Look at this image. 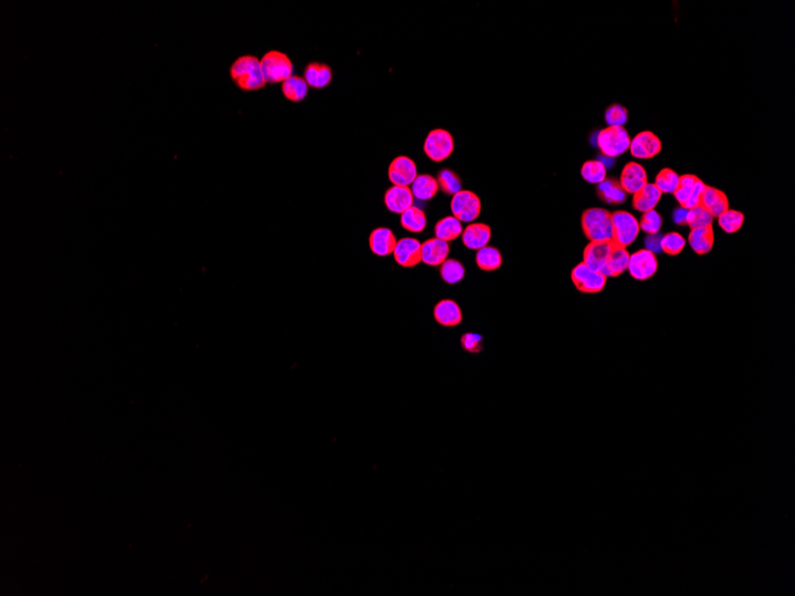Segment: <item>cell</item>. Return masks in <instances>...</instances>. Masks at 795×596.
I'll list each match as a JSON object with an SVG mask.
<instances>
[{
    "label": "cell",
    "instance_id": "6da1fadb",
    "mask_svg": "<svg viewBox=\"0 0 795 596\" xmlns=\"http://www.w3.org/2000/svg\"><path fill=\"white\" fill-rule=\"evenodd\" d=\"M230 77L242 91H257L265 87L261 62L253 55L238 57L230 68Z\"/></svg>",
    "mask_w": 795,
    "mask_h": 596
},
{
    "label": "cell",
    "instance_id": "7a4b0ae2",
    "mask_svg": "<svg viewBox=\"0 0 795 596\" xmlns=\"http://www.w3.org/2000/svg\"><path fill=\"white\" fill-rule=\"evenodd\" d=\"M583 234L589 242H613L611 212L603 208H588L581 218Z\"/></svg>",
    "mask_w": 795,
    "mask_h": 596
},
{
    "label": "cell",
    "instance_id": "3957f363",
    "mask_svg": "<svg viewBox=\"0 0 795 596\" xmlns=\"http://www.w3.org/2000/svg\"><path fill=\"white\" fill-rule=\"evenodd\" d=\"M260 62L267 84L284 82L293 75V63L290 57L279 50H270L265 53Z\"/></svg>",
    "mask_w": 795,
    "mask_h": 596
},
{
    "label": "cell",
    "instance_id": "277c9868",
    "mask_svg": "<svg viewBox=\"0 0 795 596\" xmlns=\"http://www.w3.org/2000/svg\"><path fill=\"white\" fill-rule=\"evenodd\" d=\"M631 138L623 126H608L598 134V146L608 158H615L630 149Z\"/></svg>",
    "mask_w": 795,
    "mask_h": 596
},
{
    "label": "cell",
    "instance_id": "5b68a950",
    "mask_svg": "<svg viewBox=\"0 0 795 596\" xmlns=\"http://www.w3.org/2000/svg\"><path fill=\"white\" fill-rule=\"evenodd\" d=\"M613 227V242L619 247L631 245L640 234V222L630 212L616 211L611 213Z\"/></svg>",
    "mask_w": 795,
    "mask_h": 596
},
{
    "label": "cell",
    "instance_id": "8992f818",
    "mask_svg": "<svg viewBox=\"0 0 795 596\" xmlns=\"http://www.w3.org/2000/svg\"><path fill=\"white\" fill-rule=\"evenodd\" d=\"M455 142L453 136L445 129L430 131L425 138L424 153L435 162H442L453 154Z\"/></svg>",
    "mask_w": 795,
    "mask_h": 596
},
{
    "label": "cell",
    "instance_id": "52a82bcc",
    "mask_svg": "<svg viewBox=\"0 0 795 596\" xmlns=\"http://www.w3.org/2000/svg\"><path fill=\"white\" fill-rule=\"evenodd\" d=\"M705 190V183L695 175H682L680 176V183L674 193V197L681 207L686 210H690L700 205Z\"/></svg>",
    "mask_w": 795,
    "mask_h": 596
},
{
    "label": "cell",
    "instance_id": "ba28073f",
    "mask_svg": "<svg viewBox=\"0 0 795 596\" xmlns=\"http://www.w3.org/2000/svg\"><path fill=\"white\" fill-rule=\"evenodd\" d=\"M451 212L461 223H472L481 213V200L470 191H460L451 199Z\"/></svg>",
    "mask_w": 795,
    "mask_h": 596
},
{
    "label": "cell",
    "instance_id": "9c48e42d",
    "mask_svg": "<svg viewBox=\"0 0 795 596\" xmlns=\"http://www.w3.org/2000/svg\"><path fill=\"white\" fill-rule=\"evenodd\" d=\"M571 281H573V284H576V289L580 292L596 294V293L601 292L605 288L606 282H608V277L601 273L596 272L591 268H588L582 262V263L578 264L571 270Z\"/></svg>",
    "mask_w": 795,
    "mask_h": 596
},
{
    "label": "cell",
    "instance_id": "30bf717a",
    "mask_svg": "<svg viewBox=\"0 0 795 596\" xmlns=\"http://www.w3.org/2000/svg\"><path fill=\"white\" fill-rule=\"evenodd\" d=\"M658 262L656 256L648 249H640L638 252L630 255L628 270L630 275L638 281L649 280L657 272Z\"/></svg>",
    "mask_w": 795,
    "mask_h": 596
},
{
    "label": "cell",
    "instance_id": "8fae6325",
    "mask_svg": "<svg viewBox=\"0 0 795 596\" xmlns=\"http://www.w3.org/2000/svg\"><path fill=\"white\" fill-rule=\"evenodd\" d=\"M418 176L417 165L408 156H398L388 168V178L393 186L410 187Z\"/></svg>",
    "mask_w": 795,
    "mask_h": 596
},
{
    "label": "cell",
    "instance_id": "7c38bea8",
    "mask_svg": "<svg viewBox=\"0 0 795 596\" xmlns=\"http://www.w3.org/2000/svg\"><path fill=\"white\" fill-rule=\"evenodd\" d=\"M393 256L396 263L401 267H416L422 262V243L411 237L401 238L396 243Z\"/></svg>",
    "mask_w": 795,
    "mask_h": 596
},
{
    "label": "cell",
    "instance_id": "4fadbf2b",
    "mask_svg": "<svg viewBox=\"0 0 795 596\" xmlns=\"http://www.w3.org/2000/svg\"><path fill=\"white\" fill-rule=\"evenodd\" d=\"M615 242H589L583 252V263L596 272L603 273Z\"/></svg>",
    "mask_w": 795,
    "mask_h": 596
},
{
    "label": "cell",
    "instance_id": "5bb4252c",
    "mask_svg": "<svg viewBox=\"0 0 795 596\" xmlns=\"http://www.w3.org/2000/svg\"><path fill=\"white\" fill-rule=\"evenodd\" d=\"M628 151L636 158H653L662 151V143L651 131H643L631 139Z\"/></svg>",
    "mask_w": 795,
    "mask_h": 596
},
{
    "label": "cell",
    "instance_id": "9a60e30c",
    "mask_svg": "<svg viewBox=\"0 0 795 596\" xmlns=\"http://www.w3.org/2000/svg\"><path fill=\"white\" fill-rule=\"evenodd\" d=\"M620 186L628 194H635L648 183L645 167L636 162H628L620 175Z\"/></svg>",
    "mask_w": 795,
    "mask_h": 596
},
{
    "label": "cell",
    "instance_id": "2e32d148",
    "mask_svg": "<svg viewBox=\"0 0 795 596\" xmlns=\"http://www.w3.org/2000/svg\"><path fill=\"white\" fill-rule=\"evenodd\" d=\"M415 197L410 187L392 186L385 193V205L392 213L401 215L413 206Z\"/></svg>",
    "mask_w": 795,
    "mask_h": 596
},
{
    "label": "cell",
    "instance_id": "e0dca14e",
    "mask_svg": "<svg viewBox=\"0 0 795 596\" xmlns=\"http://www.w3.org/2000/svg\"><path fill=\"white\" fill-rule=\"evenodd\" d=\"M462 242L472 250H480L487 247L492 237V230L487 224L472 223L462 232Z\"/></svg>",
    "mask_w": 795,
    "mask_h": 596
},
{
    "label": "cell",
    "instance_id": "ac0fdd59",
    "mask_svg": "<svg viewBox=\"0 0 795 596\" xmlns=\"http://www.w3.org/2000/svg\"><path fill=\"white\" fill-rule=\"evenodd\" d=\"M449 252L450 247L448 242L438 240L436 237L430 238L422 243V262L433 267L440 266L448 260Z\"/></svg>",
    "mask_w": 795,
    "mask_h": 596
},
{
    "label": "cell",
    "instance_id": "d6986e66",
    "mask_svg": "<svg viewBox=\"0 0 795 596\" xmlns=\"http://www.w3.org/2000/svg\"><path fill=\"white\" fill-rule=\"evenodd\" d=\"M396 243L398 240L396 236L387 227H378L369 236V247L373 254L378 256L391 255L396 249Z\"/></svg>",
    "mask_w": 795,
    "mask_h": 596
},
{
    "label": "cell",
    "instance_id": "ffe728a7",
    "mask_svg": "<svg viewBox=\"0 0 795 596\" xmlns=\"http://www.w3.org/2000/svg\"><path fill=\"white\" fill-rule=\"evenodd\" d=\"M433 316L438 324L445 328H454L462 323L463 316L460 306L454 300H440L433 309Z\"/></svg>",
    "mask_w": 795,
    "mask_h": 596
},
{
    "label": "cell",
    "instance_id": "44dd1931",
    "mask_svg": "<svg viewBox=\"0 0 795 596\" xmlns=\"http://www.w3.org/2000/svg\"><path fill=\"white\" fill-rule=\"evenodd\" d=\"M661 197H662V193L654 183H647L640 191L633 194L632 206L636 211L642 212V213L653 211L657 206V204L660 203Z\"/></svg>",
    "mask_w": 795,
    "mask_h": 596
},
{
    "label": "cell",
    "instance_id": "7402d4cb",
    "mask_svg": "<svg viewBox=\"0 0 795 596\" xmlns=\"http://www.w3.org/2000/svg\"><path fill=\"white\" fill-rule=\"evenodd\" d=\"M596 193L603 203L610 205H622L628 198V193L620 186V183L616 178H606L605 181L596 186Z\"/></svg>",
    "mask_w": 795,
    "mask_h": 596
},
{
    "label": "cell",
    "instance_id": "603a6c76",
    "mask_svg": "<svg viewBox=\"0 0 795 596\" xmlns=\"http://www.w3.org/2000/svg\"><path fill=\"white\" fill-rule=\"evenodd\" d=\"M700 205L705 207L713 217H719L729 210V199L724 192L719 191L714 187L706 186Z\"/></svg>",
    "mask_w": 795,
    "mask_h": 596
},
{
    "label": "cell",
    "instance_id": "cb8c5ba5",
    "mask_svg": "<svg viewBox=\"0 0 795 596\" xmlns=\"http://www.w3.org/2000/svg\"><path fill=\"white\" fill-rule=\"evenodd\" d=\"M304 79L307 85L314 89H324L332 80V70L327 65L312 62L310 65L306 66Z\"/></svg>",
    "mask_w": 795,
    "mask_h": 596
},
{
    "label": "cell",
    "instance_id": "d4e9b609",
    "mask_svg": "<svg viewBox=\"0 0 795 596\" xmlns=\"http://www.w3.org/2000/svg\"><path fill=\"white\" fill-rule=\"evenodd\" d=\"M688 243L697 255H706L712 250L714 244L713 227H699L690 231Z\"/></svg>",
    "mask_w": 795,
    "mask_h": 596
},
{
    "label": "cell",
    "instance_id": "484cf974",
    "mask_svg": "<svg viewBox=\"0 0 795 596\" xmlns=\"http://www.w3.org/2000/svg\"><path fill=\"white\" fill-rule=\"evenodd\" d=\"M628 261H630V254L626 247H619L615 243L606 267L601 274L606 277H617L622 275L625 270H628Z\"/></svg>",
    "mask_w": 795,
    "mask_h": 596
},
{
    "label": "cell",
    "instance_id": "4316f807",
    "mask_svg": "<svg viewBox=\"0 0 795 596\" xmlns=\"http://www.w3.org/2000/svg\"><path fill=\"white\" fill-rule=\"evenodd\" d=\"M438 190H440V187H438L437 178H433V175L430 174L418 175L411 185L413 197L418 200H423V201L435 198L438 193Z\"/></svg>",
    "mask_w": 795,
    "mask_h": 596
},
{
    "label": "cell",
    "instance_id": "83f0119b",
    "mask_svg": "<svg viewBox=\"0 0 795 596\" xmlns=\"http://www.w3.org/2000/svg\"><path fill=\"white\" fill-rule=\"evenodd\" d=\"M400 215H401L400 224L405 230L413 232V234H420V232L424 231L426 224H428V218L419 207L413 205Z\"/></svg>",
    "mask_w": 795,
    "mask_h": 596
},
{
    "label": "cell",
    "instance_id": "f1b7e54d",
    "mask_svg": "<svg viewBox=\"0 0 795 596\" xmlns=\"http://www.w3.org/2000/svg\"><path fill=\"white\" fill-rule=\"evenodd\" d=\"M462 232H463L462 223L454 215L438 220L435 227V237L448 243L456 240L457 237L462 235Z\"/></svg>",
    "mask_w": 795,
    "mask_h": 596
},
{
    "label": "cell",
    "instance_id": "f546056e",
    "mask_svg": "<svg viewBox=\"0 0 795 596\" xmlns=\"http://www.w3.org/2000/svg\"><path fill=\"white\" fill-rule=\"evenodd\" d=\"M282 94L287 100L293 102H302L309 93V85L304 77L292 75L282 82Z\"/></svg>",
    "mask_w": 795,
    "mask_h": 596
},
{
    "label": "cell",
    "instance_id": "4dcf8cb0",
    "mask_svg": "<svg viewBox=\"0 0 795 596\" xmlns=\"http://www.w3.org/2000/svg\"><path fill=\"white\" fill-rule=\"evenodd\" d=\"M475 261H477V267L484 272H494V270L502 267V256L497 247L487 245V247H484L480 250H477Z\"/></svg>",
    "mask_w": 795,
    "mask_h": 596
},
{
    "label": "cell",
    "instance_id": "1f68e13d",
    "mask_svg": "<svg viewBox=\"0 0 795 596\" xmlns=\"http://www.w3.org/2000/svg\"><path fill=\"white\" fill-rule=\"evenodd\" d=\"M440 273L442 280L449 284H455L463 280L465 269L460 261L448 259L445 263L440 264Z\"/></svg>",
    "mask_w": 795,
    "mask_h": 596
},
{
    "label": "cell",
    "instance_id": "d6a6232c",
    "mask_svg": "<svg viewBox=\"0 0 795 596\" xmlns=\"http://www.w3.org/2000/svg\"><path fill=\"white\" fill-rule=\"evenodd\" d=\"M583 180L593 185H599L606 180V166L600 160H592L583 163L581 168Z\"/></svg>",
    "mask_w": 795,
    "mask_h": 596
},
{
    "label": "cell",
    "instance_id": "836d02e7",
    "mask_svg": "<svg viewBox=\"0 0 795 596\" xmlns=\"http://www.w3.org/2000/svg\"><path fill=\"white\" fill-rule=\"evenodd\" d=\"M437 183L445 194L455 195L462 191L461 178L450 169H442L437 176Z\"/></svg>",
    "mask_w": 795,
    "mask_h": 596
},
{
    "label": "cell",
    "instance_id": "e575fe53",
    "mask_svg": "<svg viewBox=\"0 0 795 596\" xmlns=\"http://www.w3.org/2000/svg\"><path fill=\"white\" fill-rule=\"evenodd\" d=\"M679 183H680V175L670 168H665L657 174L654 185L660 190L662 194L663 193L665 194H674L677 187H679Z\"/></svg>",
    "mask_w": 795,
    "mask_h": 596
},
{
    "label": "cell",
    "instance_id": "d590c367",
    "mask_svg": "<svg viewBox=\"0 0 795 596\" xmlns=\"http://www.w3.org/2000/svg\"><path fill=\"white\" fill-rule=\"evenodd\" d=\"M713 215H711L705 207L699 205V206L688 210L686 225H688L690 230L699 229V227H710L713 223Z\"/></svg>",
    "mask_w": 795,
    "mask_h": 596
},
{
    "label": "cell",
    "instance_id": "8d00e7d4",
    "mask_svg": "<svg viewBox=\"0 0 795 596\" xmlns=\"http://www.w3.org/2000/svg\"><path fill=\"white\" fill-rule=\"evenodd\" d=\"M718 223L726 234H734V232L741 230V227H743L744 215L742 212L734 211V210L729 208L727 211L718 217Z\"/></svg>",
    "mask_w": 795,
    "mask_h": 596
},
{
    "label": "cell",
    "instance_id": "74e56055",
    "mask_svg": "<svg viewBox=\"0 0 795 596\" xmlns=\"http://www.w3.org/2000/svg\"><path fill=\"white\" fill-rule=\"evenodd\" d=\"M685 245V238L677 232H668L667 235L662 236L661 240V249L668 255H679Z\"/></svg>",
    "mask_w": 795,
    "mask_h": 596
},
{
    "label": "cell",
    "instance_id": "f35d334b",
    "mask_svg": "<svg viewBox=\"0 0 795 596\" xmlns=\"http://www.w3.org/2000/svg\"><path fill=\"white\" fill-rule=\"evenodd\" d=\"M628 112L624 106L619 105V104H613V105L608 106V110L605 112V121L608 123V126H623L628 122Z\"/></svg>",
    "mask_w": 795,
    "mask_h": 596
},
{
    "label": "cell",
    "instance_id": "ab89813d",
    "mask_svg": "<svg viewBox=\"0 0 795 596\" xmlns=\"http://www.w3.org/2000/svg\"><path fill=\"white\" fill-rule=\"evenodd\" d=\"M661 227H662V217L656 210L643 213L640 222V229L643 231L647 232L648 235H655L660 232Z\"/></svg>",
    "mask_w": 795,
    "mask_h": 596
},
{
    "label": "cell",
    "instance_id": "60d3db41",
    "mask_svg": "<svg viewBox=\"0 0 795 596\" xmlns=\"http://www.w3.org/2000/svg\"><path fill=\"white\" fill-rule=\"evenodd\" d=\"M461 346L467 353H480L484 350V338L477 333H465L461 337Z\"/></svg>",
    "mask_w": 795,
    "mask_h": 596
},
{
    "label": "cell",
    "instance_id": "b9f144b4",
    "mask_svg": "<svg viewBox=\"0 0 795 596\" xmlns=\"http://www.w3.org/2000/svg\"><path fill=\"white\" fill-rule=\"evenodd\" d=\"M661 240H662V236H661L660 234L649 235L648 238L645 240V245H647V249H648L649 252H654V254L662 252V249H661Z\"/></svg>",
    "mask_w": 795,
    "mask_h": 596
},
{
    "label": "cell",
    "instance_id": "7bdbcfd3",
    "mask_svg": "<svg viewBox=\"0 0 795 596\" xmlns=\"http://www.w3.org/2000/svg\"><path fill=\"white\" fill-rule=\"evenodd\" d=\"M687 213H688V210H686L684 207L680 206L679 208H677L673 213V220L675 224H677V225H686V222H687Z\"/></svg>",
    "mask_w": 795,
    "mask_h": 596
}]
</instances>
